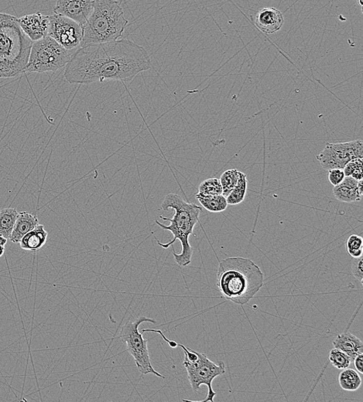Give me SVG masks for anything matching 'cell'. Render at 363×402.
I'll return each instance as SVG.
<instances>
[{
    "label": "cell",
    "mask_w": 363,
    "mask_h": 402,
    "mask_svg": "<svg viewBox=\"0 0 363 402\" xmlns=\"http://www.w3.org/2000/svg\"><path fill=\"white\" fill-rule=\"evenodd\" d=\"M152 68L146 49L127 39L79 47L65 68V80L88 85L105 81L132 82Z\"/></svg>",
    "instance_id": "obj_1"
},
{
    "label": "cell",
    "mask_w": 363,
    "mask_h": 402,
    "mask_svg": "<svg viewBox=\"0 0 363 402\" xmlns=\"http://www.w3.org/2000/svg\"><path fill=\"white\" fill-rule=\"evenodd\" d=\"M264 284V274L254 262L230 257L219 262L217 286L222 296L238 305H245Z\"/></svg>",
    "instance_id": "obj_2"
},
{
    "label": "cell",
    "mask_w": 363,
    "mask_h": 402,
    "mask_svg": "<svg viewBox=\"0 0 363 402\" xmlns=\"http://www.w3.org/2000/svg\"><path fill=\"white\" fill-rule=\"evenodd\" d=\"M164 211L174 210L172 218L160 216L163 220L170 222V225H165L156 220L155 223L164 230L171 232L173 239L167 243H161L158 240V245L163 248H169L177 240L181 242V253L177 254L174 251L173 256L175 263L180 267H185L192 263L193 248L189 243V237L194 234V228L199 222V216L201 208L195 204L189 203L184 200L180 195L170 193L166 196L161 205Z\"/></svg>",
    "instance_id": "obj_3"
},
{
    "label": "cell",
    "mask_w": 363,
    "mask_h": 402,
    "mask_svg": "<svg viewBox=\"0 0 363 402\" xmlns=\"http://www.w3.org/2000/svg\"><path fill=\"white\" fill-rule=\"evenodd\" d=\"M32 44L17 18L0 13V77H15L24 72Z\"/></svg>",
    "instance_id": "obj_4"
},
{
    "label": "cell",
    "mask_w": 363,
    "mask_h": 402,
    "mask_svg": "<svg viewBox=\"0 0 363 402\" xmlns=\"http://www.w3.org/2000/svg\"><path fill=\"white\" fill-rule=\"evenodd\" d=\"M128 24L118 0H96L92 13L82 25L80 47L118 41Z\"/></svg>",
    "instance_id": "obj_5"
},
{
    "label": "cell",
    "mask_w": 363,
    "mask_h": 402,
    "mask_svg": "<svg viewBox=\"0 0 363 402\" xmlns=\"http://www.w3.org/2000/svg\"><path fill=\"white\" fill-rule=\"evenodd\" d=\"M178 347L184 350V359L183 365L187 371V378L193 391H198L201 385L207 388V396L201 402L214 401L216 392L213 390V382L215 378L225 373V365L223 361L215 364L204 354L195 351L183 344Z\"/></svg>",
    "instance_id": "obj_6"
},
{
    "label": "cell",
    "mask_w": 363,
    "mask_h": 402,
    "mask_svg": "<svg viewBox=\"0 0 363 402\" xmlns=\"http://www.w3.org/2000/svg\"><path fill=\"white\" fill-rule=\"evenodd\" d=\"M48 35L33 41L24 72H55L66 68L72 54Z\"/></svg>",
    "instance_id": "obj_7"
},
{
    "label": "cell",
    "mask_w": 363,
    "mask_h": 402,
    "mask_svg": "<svg viewBox=\"0 0 363 402\" xmlns=\"http://www.w3.org/2000/svg\"><path fill=\"white\" fill-rule=\"evenodd\" d=\"M152 323L156 320L146 316H139L136 320L129 321L121 327L119 338L124 343L128 353L133 357L137 369L143 374H152L157 377L164 378L162 374L152 368L147 347V339L143 337V333L139 331V327L143 323Z\"/></svg>",
    "instance_id": "obj_8"
},
{
    "label": "cell",
    "mask_w": 363,
    "mask_h": 402,
    "mask_svg": "<svg viewBox=\"0 0 363 402\" xmlns=\"http://www.w3.org/2000/svg\"><path fill=\"white\" fill-rule=\"evenodd\" d=\"M363 158V142L361 140L346 143H327L316 159L324 170L344 169L346 164L355 159Z\"/></svg>",
    "instance_id": "obj_9"
},
{
    "label": "cell",
    "mask_w": 363,
    "mask_h": 402,
    "mask_svg": "<svg viewBox=\"0 0 363 402\" xmlns=\"http://www.w3.org/2000/svg\"><path fill=\"white\" fill-rule=\"evenodd\" d=\"M47 35L68 50L80 47L83 37V27L75 21L54 14L49 16Z\"/></svg>",
    "instance_id": "obj_10"
},
{
    "label": "cell",
    "mask_w": 363,
    "mask_h": 402,
    "mask_svg": "<svg viewBox=\"0 0 363 402\" xmlns=\"http://www.w3.org/2000/svg\"><path fill=\"white\" fill-rule=\"evenodd\" d=\"M96 0H57L54 14L66 16L83 25L94 10Z\"/></svg>",
    "instance_id": "obj_11"
},
{
    "label": "cell",
    "mask_w": 363,
    "mask_h": 402,
    "mask_svg": "<svg viewBox=\"0 0 363 402\" xmlns=\"http://www.w3.org/2000/svg\"><path fill=\"white\" fill-rule=\"evenodd\" d=\"M18 23L23 31L33 42L47 36L50 23L49 16L40 12L21 16L18 19Z\"/></svg>",
    "instance_id": "obj_12"
},
{
    "label": "cell",
    "mask_w": 363,
    "mask_h": 402,
    "mask_svg": "<svg viewBox=\"0 0 363 402\" xmlns=\"http://www.w3.org/2000/svg\"><path fill=\"white\" fill-rule=\"evenodd\" d=\"M254 24L263 33L272 34L283 27L284 19L280 10L274 7H266L259 10L256 13Z\"/></svg>",
    "instance_id": "obj_13"
},
{
    "label": "cell",
    "mask_w": 363,
    "mask_h": 402,
    "mask_svg": "<svg viewBox=\"0 0 363 402\" xmlns=\"http://www.w3.org/2000/svg\"><path fill=\"white\" fill-rule=\"evenodd\" d=\"M362 187V179L356 180L352 176H346L341 184L334 187L332 193L338 201L344 203H354L361 200Z\"/></svg>",
    "instance_id": "obj_14"
},
{
    "label": "cell",
    "mask_w": 363,
    "mask_h": 402,
    "mask_svg": "<svg viewBox=\"0 0 363 402\" xmlns=\"http://www.w3.org/2000/svg\"><path fill=\"white\" fill-rule=\"evenodd\" d=\"M335 348L339 349L350 357L353 363L355 357L363 354V344L359 338L350 333L338 335L332 342Z\"/></svg>",
    "instance_id": "obj_15"
},
{
    "label": "cell",
    "mask_w": 363,
    "mask_h": 402,
    "mask_svg": "<svg viewBox=\"0 0 363 402\" xmlns=\"http://www.w3.org/2000/svg\"><path fill=\"white\" fill-rule=\"evenodd\" d=\"M38 225H39V220L36 216L29 214L25 211L19 212L11 235L9 239L13 243H19L20 240L26 234L33 230Z\"/></svg>",
    "instance_id": "obj_16"
},
{
    "label": "cell",
    "mask_w": 363,
    "mask_h": 402,
    "mask_svg": "<svg viewBox=\"0 0 363 402\" xmlns=\"http://www.w3.org/2000/svg\"><path fill=\"white\" fill-rule=\"evenodd\" d=\"M48 233L43 225H38L29 231L20 240V245L26 251H36L43 248L47 242Z\"/></svg>",
    "instance_id": "obj_17"
},
{
    "label": "cell",
    "mask_w": 363,
    "mask_h": 402,
    "mask_svg": "<svg viewBox=\"0 0 363 402\" xmlns=\"http://www.w3.org/2000/svg\"><path fill=\"white\" fill-rule=\"evenodd\" d=\"M196 198L200 205L212 213L223 212L228 207L226 197L223 195H201L197 193Z\"/></svg>",
    "instance_id": "obj_18"
},
{
    "label": "cell",
    "mask_w": 363,
    "mask_h": 402,
    "mask_svg": "<svg viewBox=\"0 0 363 402\" xmlns=\"http://www.w3.org/2000/svg\"><path fill=\"white\" fill-rule=\"evenodd\" d=\"M338 383L345 391H355L361 387V378L358 371L348 368L340 373Z\"/></svg>",
    "instance_id": "obj_19"
},
{
    "label": "cell",
    "mask_w": 363,
    "mask_h": 402,
    "mask_svg": "<svg viewBox=\"0 0 363 402\" xmlns=\"http://www.w3.org/2000/svg\"><path fill=\"white\" fill-rule=\"evenodd\" d=\"M18 213L15 208H4L0 211V235L10 238Z\"/></svg>",
    "instance_id": "obj_20"
},
{
    "label": "cell",
    "mask_w": 363,
    "mask_h": 402,
    "mask_svg": "<svg viewBox=\"0 0 363 402\" xmlns=\"http://www.w3.org/2000/svg\"><path fill=\"white\" fill-rule=\"evenodd\" d=\"M248 187V179L245 173L240 172L239 179L236 187L226 197L228 205H237L243 202Z\"/></svg>",
    "instance_id": "obj_21"
},
{
    "label": "cell",
    "mask_w": 363,
    "mask_h": 402,
    "mask_svg": "<svg viewBox=\"0 0 363 402\" xmlns=\"http://www.w3.org/2000/svg\"><path fill=\"white\" fill-rule=\"evenodd\" d=\"M240 172L239 170H236V169H231V170H228L224 172L222 176H221L219 180H220L221 185H222V195L225 196V197L228 196L230 192L233 190V189L237 184Z\"/></svg>",
    "instance_id": "obj_22"
},
{
    "label": "cell",
    "mask_w": 363,
    "mask_h": 402,
    "mask_svg": "<svg viewBox=\"0 0 363 402\" xmlns=\"http://www.w3.org/2000/svg\"><path fill=\"white\" fill-rule=\"evenodd\" d=\"M329 360L332 366L338 370L346 369L352 363L350 357L346 353L335 347L331 350Z\"/></svg>",
    "instance_id": "obj_23"
},
{
    "label": "cell",
    "mask_w": 363,
    "mask_h": 402,
    "mask_svg": "<svg viewBox=\"0 0 363 402\" xmlns=\"http://www.w3.org/2000/svg\"><path fill=\"white\" fill-rule=\"evenodd\" d=\"M201 195L222 194V187L220 180L217 178H209L200 184L198 193Z\"/></svg>",
    "instance_id": "obj_24"
},
{
    "label": "cell",
    "mask_w": 363,
    "mask_h": 402,
    "mask_svg": "<svg viewBox=\"0 0 363 402\" xmlns=\"http://www.w3.org/2000/svg\"><path fill=\"white\" fill-rule=\"evenodd\" d=\"M348 253L352 258L362 256L363 239L361 236L352 234L346 242Z\"/></svg>",
    "instance_id": "obj_25"
},
{
    "label": "cell",
    "mask_w": 363,
    "mask_h": 402,
    "mask_svg": "<svg viewBox=\"0 0 363 402\" xmlns=\"http://www.w3.org/2000/svg\"><path fill=\"white\" fill-rule=\"evenodd\" d=\"M362 159H355L350 161L344 167L346 176H352L356 180L362 179Z\"/></svg>",
    "instance_id": "obj_26"
},
{
    "label": "cell",
    "mask_w": 363,
    "mask_h": 402,
    "mask_svg": "<svg viewBox=\"0 0 363 402\" xmlns=\"http://www.w3.org/2000/svg\"><path fill=\"white\" fill-rule=\"evenodd\" d=\"M363 256L358 258H352L351 262V269H352V275L355 279L358 280L361 284L363 282Z\"/></svg>",
    "instance_id": "obj_27"
},
{
    "label": "cell",
    "mask_w": 363,
    "mask_h": 402,
    "mask_svg": "<svg viewBox=\"0 0 363 402\" xmlns=\"http://www.w3.org/2000/svg\"><path fill=\"white\" fill-rule=\"evenodd\" d=\"M345 175L343 169H332L329 170V180L332 186H337L344 180Z\"/></svg>",
    "instance_id": "obj_28"
},
{
    "label": "cell",
    "mask_w": 363,
    "mask_h": 402,
    "mask_svg": "<svg viewBox=\"0 0 363 402\" xmlns=\"http://www.w3.org/2000/svg\"><path fill=\"white\" fill-rule=\"evenodd\" d=\"M354 366L358 371V374H363V354L355 357L353 360Z\"/></svg>",
    "instance_id": "obj_29"
},
{
    "label": "cell",
    "mask_w": 363,
    "mask_h": 402,
    "mask_svg": "<svg viewBox=\"0 0 363 402\" xmlns=\"http://www.w3.org/2000/svg\"><path fill=\"white\" fill-rule=\"evenodd\" d=\"M7 243V238L4 237V236L0 235V246H5Z\"/></svg>",
    "instance_id": "obj_30"
},
{
    "label": "cell",
    "mask_w": 363,
    "mask_h": 402,
    "mask_svg": "<svg viewBox=\"0 0 363 402\" xmlns=\"http://www.w3.org/2000/svg\"><path fill=\"white\" fill-rule=\"evenodd\" d=\"M4 251H5L4 246H0V257H2L4 255Z\"/></svg>",
    "instance_id": "obj_31"
},
{
    "label": "cell",
    "mask_w": 363,
    "mask_h": 402,
    "mask_svg": "<svg viewBox=\"0 0 363 402\" xmlns=\"http://www.w3.org/2000/svg\"><path fill=\"white\" fill-rule=\"evenodd\" d=\"M358 3H359L360 6H361V7H362L363 6L362 0H358Z\"/></svg>",
    "instance_id": "obj_32"
}]
</instances>
